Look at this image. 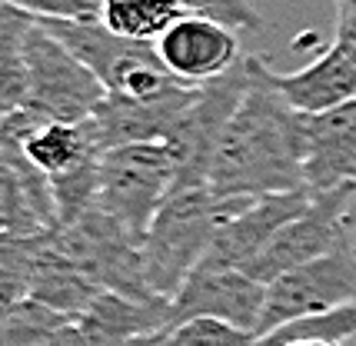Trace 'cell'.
Listing matches in <instances>:
<instances>
[{
    "instance_id": "6da1fadb",
    "label": "cell",
    "mask_w": 356,
    "mask_h": 346,
    "mask_svg": "<svg viewBox=\"0 0 356 346\" xmlns=\"http://www.w3.org/2000/svg\"><path fill=\"white\" fill-rule=\"evenodd\" d=\"M250 60V87L223 130L210 167V187L223 197H264L307 190L303 154L307 130L296 110L273 83V70L260 57Z\"/></svg>"
},
{
    "instance_id": "7a4b0ae2",
    "label": "cell",
    "mask_w": 356,
    "mask_h": 346,
    "mask_svg": "<svg viewBox=\"0 0 356 346\" xmlns=\"http://www.w3.org/2000/svg\"><path fill=\"white\" fill-rule=\"evenodd\" d=\"M250 200L253 197H223L210 183L167 197L140 243L143 273L156 297L173 299L180 293L186 277L207 260L220 226Z\"/></svg>"
},
{
    "instance_id": "3957f363",
    "label": "cell",
    "mask_w": 356,
    "mask_h": 346,
    "mask_svg": "<svg viewBox=\"0 0 356 346\" xmlns=\"http://www.w3.org/2000/svg\"><path fill=\"white\" fill-rule=\"evenodd\" d=\"M107 97L104 80L80 60L74 50L60 44L44 24L31 17L24 33V104L44 120H87Z\"/></svg>"
},
{
    "instance_id": "277c9868",
    "label": "cell",
    "mask_w": 356,
    "mask_h": 346,
    "mask_svg": "<svg viewBox=\"0 0 356 346\" xmlns=\"http://www.w3.org/2000/svg\"><path fill=\"white\" fill-rule=\"evenodd\" d=\"M177 183V160L163 140L113 147L100 157V193L97 206L113 217L137 243L167 204Z\"/></svg>"
},
{
    "instance_id": "5b68a950",
    "label": "cell",
    "mask_w": 356,
    "mask_h": 346,
    "mask_svg": "<svg viewBox=\"0 0 356 346\" xmlns=\"http://www.w3.org/2000/svg\"><path fill=\"white\" fill-rule=\"evenodd\" d=\"M247 87H250V60L243 57L223 77L200 83L193 100L186 104V110L167 130L163 143L170 147L173 160H177L173 193L210 183V167H213L217 143L223 137L227 124H230V117L240 107Z\"/></svg>"
},
{
    "instance_id": "8992f818",
    "label": "cell",
    "mask_w": 356,
    "mask_h": 346,
    "mask_svg": "<svg viewBox=\"0 0 356 346\" xmlns=\"http://www.w3.org/2000/svg\"><path fill=\"white\" fill-rule=\"evenodd\" d=\"M350 299H356V253L350 250V243H340L337 250L266 283V306L257 336H270L293 320L326 313Z\"/></svg>"
},
{
    "instance_id": "52a82bcc",
    "label": "cell",
    "mask_w": 356,
    "mask_h": 346,
    "mask_svg": "<svg viewBox=\"0 0 356 346\" xmlns=\"http://www.w3.org/2000/svg\"><path fill=\"white\" fill-rule=\"evenodd\" d=\"M353 193L356 187L313 193L310 206L270 240V247L250 263L247 273L257 277L260 283H273L283 273H290V270L303 267V263H310L316 256L337 250L340 243H346L343 213H346V204H350Z\"/></svg>"
},
{
    "instance_id": "ba28073f",
    "label": "cell",
    "mask_w": 356,
    "mask_h": 346,
    "mask_svg": "<svg viewBox=\"0 0 356 346\" xmlns=\"http://www.w3.org/2000/svg\"><path fill=\"white\" fill-rule=\"evenodd\" d=\"M280 94L303 113L356 100V7H340L333 44L296 74H273Z\"/></svg>"
},
{
    "instance_id": "9c48e42d",
    "label": "cell",
    "mask_w": 356,
    "mask_h": 346,
    "mask_svg": "<svg viewBox=\"0 0 356 346\" xmlns=\"http://www.w3.org/2000/svg\"><path fill=\"white\" fill-rule=\"evenodd\" d=\"M266 306V283L250 277L247 270L236 267H197L180 293L173 297L170 323H184L193 316H217L227 323H236L243 330L260 327V316Z\"/></svg>"
},
{
    "instance_id": "30bf717a",
    "label": "cell",
    "mask_w": 356,
    "mask_h": 346,
    "mask_svg": "<svg viewBox=\"0 0 356 346\" xmlns=\"http://www.w3.org/2000/svg\"><path fill=\"white\" fill-rule=\"evenodd\" d=\"M193 94L197 87H186V83H177L156 97L107 94L83 124L90 130L93 143L100 147V154H107L113 147H127V143L163 140L167 130L177 124V117L186 110V104L193 100Z\"/></svg>"
},
{
    "instance_id": "8fae6325",
    "label": "cell",
    "mask_w": 356,
    "mask_h": 346,
    "mask_svg": "<svg viewBox=\"0 0 356 346\" xmlns=\"http://www.w3.org/2000/svg\"><path fill=\"white\" fill-rule=\"evenodd\" d=\"M313 200V190H286V193H264L253 197L243 210H236L230 220L220 226L213 247L200 267H236L247 270L260 253L270 247V240L300 217Z\"/></svg>"
},
{
    "instance_id": "7c38bea8",
    "label": "cell",
    "mask_w": 356,
    "mask_h": 346,
    "mask_svg": "<svg viewBox=\"0 0 356 346\" xmlns=\"http://www.w3.org/2000/svg\"><path fill=\"white\" fill-rule=\"evenodd\" d=\"M156 53L186 87L217 80L240 63V44L233 27L200 14H184L170 31L160 33Z\"/></svg>"
},
{
    "instance_id": "4fadbf2b",
    "label": "cell",
    "mask_w": 356,
    "mask_h": 346,
    "mask_svg": "<svg viewBox=\"0 0 356 346\" xmlns=\"http://www.w3.org/2000/svg\"><path fill=\"white\" fill-rule=\"evenodd\" d=\"M3 167H0V223L3 236H31L60 226L54 187L17 137H3Z\"/></svg>"
},
{
    "instance_id": "5bb4252c",
    "label": "cell",
    "mask_w": 356,
    "mask_h": 346,
    "mask_svg": "<svg viewBox=\"0 0 356 346\" xmlns=\"http://www.w3.org/2000/svg\"><path fill=\"white\" fill-rule=\"evenodd\" d=\"M303 173L313 193L356 187V100L320 113H303Z\"/></svg>"
},
{
    "instance_id": "9a60e30c",
    "label": "cell",
    "mask_w": 356,
    "mask_h": 346,
    "mask_svg": "<svg viewBox=\"0 0 356 346\" xmlns=\"http://www.w3.org/2000/svg\"><path fill=\"white\" fill-rule=\"evenodd\" d=\"M170 310L173 299H137L117 293V290H104L77 320L93 340V346H124L127 340H134L140 333L173 327Z\"/></svg>"
},
{
    "instance_id": "2e32d148",
    "label": "cell",
    "mask_w": 356,
    "mask_h": 346,
    "mask_svg": "<svg viewBox=\"0 0 356 346\" xmlns=\"http://www.w3.org/2000/svg\"><path fill=\"white\" fill-rule=\"evenodd\" d=\"M24 154L47 173V176H57V173L77 167L83 160L100 157V147L93 143L87 124H67V120H44L37 117L24 137Z\"/></svg>"
},
{
    "instance_id": "e0dca14e",
    "label": "cell",
    "mask_w": 356,
    "mask_h": 346,
    "mask_svg": "<svg viewBox=\"0 0 356 346\" xmlns=\"http://www.w3.org/2000/svg\"><path fill=\"white\" fill-rule=\"evenodd\" d=\"M184 14L180 0H104L100 20L120 37L156 44L160 33L170 31Z\"/></svg>"
},
{
    "instance_id": "ac0fdd59",
    "label": "cell",
    "mask_w": 356,
    "mask_h": 346,
    "mask_svg": "<svg viewBox=\"0 0 356 346\" xmlns=\"http://www.w3.org/2000/svg\"><path fill=\"white\" fill-rule=\"evenodd\" d=\"M74 316L60 313L33 297H20L14 303H3L0 316V346H44L63 323Z\"/></svg>"
},
{
    "instance_id": "d6986e66",
    "label": "cell",
    "mask_w": 356,
    "mask_h": 346,
    "mask_svg": "<svg viewBox=\"0 0 356 346\" xmlns=\"http://www.w3.org/2000/svg\"><path fill=\"white\" fill-rule=\"evenodd\" d=\"M350 336H356V299L343 303V306H333L326 313L293 320V323L273 330L270 336H260V346H280V343H290V340H323V343L340 346Z\"/></svg>"
},
{
    "instance_id": "ffe728a7",
    "label": "cell",
    "mask_w": 356,
    "mask_h": 346,
    "mask_svg": "<svg viewBox=\"0 0 356 346\" xmlns=\"http://www.w3.org/2000/svg\"><path fill=\"white\" fill-rule=\"evenodd\" d=\"M170 346H260V336L217 316H193L170 330Z\"/></svg>"
},
{
    "instance_id": "44dd1931",
    "label": "cell",
    "mask_w": 356,
    "mask_h": 346,
    "mask_svg": "<svg viewBox=\"0 0 356 346\" xmlns=\"http://www.w3.org/2000/svg\"><path fill=\"white\" fill-rule=\"evenodd\" d=\"M180 3L186 14L213 17L233 31H260L264 27V17L257 14V7L250 0H180Z\"/></svg>"
},
{
    "instance_id": "7402d4cb",
    "label": "cell",
    "mask_w": 356,
    "mask_h": 346,
    "mask_svg": "<svg viewBox=\"0 0 356 346\" xmlns=\"http://www.w3.org/2000/svg\"><path fill=\"white\" fill-rule=\"evenodd\" d=\"M40 20H97L104 0H3Z\"/></svg>"
},
{
    "instance_id": "603a6c76",
    "label": "cell",
    "mask_w": 356,
    "mask_h": 346,
    "mask_svg": "<svg viewBox=\"0 0 356 346\" xmlns=\"http://www.w3.org/2000/svg\"><path fill=\"white\" fill-rule=\"evenodd\" d=\"M44 346H93V340L87 336V330L80 327L77 316H74V320H70V323H63L60 330L54 333Z\"/></svg>"
},
{
    "instance_id": "cb8c5ba5",
    "label": "cell",
    "mask_w": 356,
    "mask_h": 346,
    "mask_svg": "<svg viewBox=\"0 0 356 346\" xmlns=\"http://www.w3.org/2000/svg\"><path fill=\"white\" fill-rule=\"evenodd\" d=\"M280 346H337V343H323V340H290V343H280Z\"/></svg>"
},
{
    "instance_id": "d4e9b609",
    "label": "cell",
    "mask_w": 356,
    "mask_h": 346,
    "mask_svg": "<svg viewBox=\"0 0 356 346\" xmlns=\"http://www.w3.org/2000/svg\"><path fill=\"white\" fill-rule=\"evenodd\" d=\"M340 7H356V0H337Z\"/></svg>"
},
{
    "instance_id": "484cf974",
    "label": "cell",
    "mask_w": 356,
    "mask_h": 346,
    "mask_svg": "<svg viewBox=\"0 0 356 346\" xmlns=\"http://www.w3.org/2000/svg\"><path fill=\"white\" fill-rule=\"evenodd\" d=\"M340 346H356V336H350V340H343Z\"/></svg>"
}]
</instances>
